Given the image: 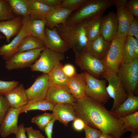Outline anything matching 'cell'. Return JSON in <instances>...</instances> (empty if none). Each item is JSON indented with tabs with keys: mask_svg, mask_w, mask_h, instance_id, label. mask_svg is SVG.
<instances>
[{
	"mask_svg": "<svg viewBox=\"0 0 138 138\" xmlns=\"http://www.w3.org/2000/svg\"><path fill=\"white\" fill-rule=\"evenodd\" d=\"M113 5L112 0H87L79 9L71 13L65 24H74L103 15L107 8Z\"/></svg>",
	"mask_w": 138,
	"mask_h": 138,
	"instance_id": "cell-3",
	"label": "cell"
},
{
	"mask_svg": "<svg viewBox=\"0 0 138 138\" xmlns=\"http://www.w3.org/2000/svg\"><path fill=\"white\" fill-rule=\"evenodd\" d=\"M88 19L74 24H60L55 27L69 49L74 52L75 57L84 52L89 42L85 28Z\"/></svg>",
	"mask_w": 138,
	"mask_h": 138,
	"instance_id": "cell-2",
	"label": "cell"
},
{
	"mask_svg": "<svg viewBox=\"0 0 138 138\" xmlns=\"http://www.w3.org/2000/svg\"><path fill=\"white\" fill-rule=\"evenodd\" d=\"M102 15L88 19L85 28L89 41L95 40L100 35V27Z\"/></svg>",
	"mask_w": 138,
	"mask_h": 138,
	"instance_id": "cell-28",
	"label": "cell"
},
{
	"mask_svg": "<svg viewBox=\"0 0 138 138\" xmlns=\"http://www.w3.org/2000/svg\"><path fill=\"white\" fill-rule=\"evenodd\" d=\"M134 49L136 56L138 58V40L133 37H130Z\"/></svg>",
	"mask_w": 138,
	"mask_h": 138,
	"instance_id": "cell-49",
	"label": "cell"
},
{
	"mask_svg": "<svg viewBox=\"0 0 138 138\" xmlns=\"http://www.w3.org/2000/svg\"><path fill=\"white\" fill-rule=\"evenodd\" d=\"M49 87L48 74L38 76L32 85L25 89L28 101L45 99Z\"/></svg>",
	"mask_w": 138,
	"mask_h": 138,
	"instance_id": "cell-11",
	"label": "cell"
},
{
	"mask_svg": "<svg viewBox=\"0 0 138 138\" xmlns=\"http://www.w3.org/2000/svg\"><path fill=\"white\" fill-rule=\"evenodd\" d=\"M10 107L4 96L0 94V125Z\"/></svg>",
	"mask_w": 138,
	"mask_h": 138,
	"instance_id": "cell-38",
	"label": "cell"
},
{
	"mask_svg": "<svg viewBox=\"0 0 138 138\" xmlns=\"http://www.w3.org/2000/svg\"><path fill=\"white\" fill-rule=\"evenodd\" d=\"M3 96L10 107L18 108L26 105L28 101L24 85L22 84L9 90Z\"/></svg>",
	"mask_w": 138,
	"mask_h": 138,
	"instance_id": "cell-19",
	"label": "cell"
},
{
	"mask_svg": "<svg viewBox=\"0 0 138 138\" xmlns=\"http://www.w3.org/2000/svg\"><path fill=\"white\" fill-rule=\"evenodd\" d=\"M23 17L17 16L12 19L0 21V32L4 35L7 43L10 38L17 35L22 26Z\"/></svg>",
	"mask_w": 138,
	"mask_h": 138,
	"instance_id": "cell-22",
	"label": "cell"
},
{
	"mask_svg": "<svg viewBox=\"0 0 138 138\" xmlns=\"http://www.w3.org/2000/svg\"><path fill=\"white\" fill-rule=\"evenodd\" d=\"M5 38L4 36H3L1 34H0V40L2 39H4Z\"/></svg>",
	"mask_w": 138,
	"mask_h": 138,
	"instance_id": "cell-52",
	"label": "cell"
},
{
	"mask_svg": "<svg viewBox=\"0 0 138 138\" xmlns=\"http://www.w3.org/2000/svg\"><path fill=\"white\" fill-rule=\"evenodd\" d=\"M47 23L45 19H35L28 15L23 17L21 28L28 36L37 37L43 42L45 39V29Z\"/></svg>",
	"mask_w": 138,
	"mask_h": 138,
	"instance_id": "cell-12",
	"label": "cell"
},
{
	"mask_svg": "<svg viewBox=\"0 0 138 138\" xmlns=\"http://www.w3.org/2000/svg\"><path fill=\"white\" fill-rule=\"evenodd\" d=\"M45 48L17 52L5 61V68L10 71L30 67L38 59Z\"/></svg>",
	"mask_w": 138,
	"mask_h": 138,
	"instance_id": "cell-7",
	"label": "cell"
},
{
	"mask_svg": "<svg viewBox=\"0 0 138 138\" xmlns=\"http://www.w3.org/2000/svg\"><path fill=\"white\" fill-rule=\"evenodd\" d=\"M87 0H62L60 6L73 12L79 9Z\"/></svg>",
	"mask_w": 138,
	"mask_h": 138,
	"instance_id": "cell-36",
	"label": "cell"
},
{
	"mask_svg": "<svg viewBox=\"0 0 138 138\" xmlns=\"http://www.w3.org/2000/svg\"><path fill=\"white\" fill-rule=\"evenodd\" d=\"M62 69L64 73L70 78L73 77L77 73L74 67L71 64H65L63 66Z\"/></svg>",
	"mask_w": 138,
	"mask_h": 138,
	"instance_id": "cell-43",
	"label": "cell"
},
{
	"mask_svg": "<svg viewBox=\"0 0 138 138\" xmlns=\"http://www.w3.org/2000/svg\"><path fill=\"white\" fill-rule=\"evenodd\" d=\"M55 104L46 99L29 101L21 107L20 113L34 110L52 111Z\"/></svg>",
	"mask_w": 138,
	"mask_h": 138,
	"instance_id": "cell-29",
	"label": "cell"
},
{
	"mask_svg": "<svg viewBox=\"0 0 138 138\" xmlns=\"http://www.w3.org/2000/svg\"><path fill=\"white\" fill-rule=\"evenodd\" d=\"M127 1V0H112L113 5H115L117 8L122 6L126 7Z\"/></svg>",
	"mask_w": 138,
	"mask_h": 138,
	"instance_id": "cell-48",
	"label": "cell"
},
{
	"mask_svg": "<svg viewBox=\"0 0 138 138\" xmlns=\"http://www.w3.org/2000/svg\"><path fill=\"white\" fill-rule=\"evenodd\" d=\"M108 82L106 90L109 97L113 100L110 111L112 112L127 98L128 95L121 84L117 74H105L103 76Z\"/></svg>",
	"mask_w": 138,
	"mask_h": 138,
	"instance_id": "cell-8",
	"label": "cell"
},
{
	"mask_svg": "<svg viewBox=\"0 0 138 138\" xmlns=\"http://www.w3.org/2000/svg\"><path fill=\"white\" fill-rule=\"evenodd\" d=\"M117 8L118 24L117 35L126 38L130 26L135 18L127 7L122 6Z\"/></svg>",
	"mask_w": 138,
	"mask_h": 138,
	"instance_id": "cell-23",
	"label": "cell"
},
{
	"mask_svg": "<svg viewBox=\"0 0 138 138\" xmlns=\"http://www.w3.org/2000/svg\"><path fill=\"white\" fill-rule=\"evenodd\" d=\"M21 107L15 108L10 107L0 125V135L3 138L11 134H15L18 131V118L20 114Z\"/></svg>",
	"mask_w": 138,
	"mask_h": 138,
	"instance_id": "cell-14",
	"label": "cell"
},
{
	"mask_svg": "<svg viewBox=\"0 0 138 138\" xmlns=\"http://www.w3.org/2000/svg\"><path fill=\"white\" fill-rule=\"evenodd\" d=\"M110 43L100 35L95 40L89 41L84 52L102 61L108 52Z\"/></svg>",
	"mask_w": 138,
	"mask_h": 138,
	"instance_id": "cell-21",
	"label": "cell"
},
{
	"mask_svg": "<svg viewBox=\"0 0 138 138\" xmlns=\"http://www.w3.org/2000/svg\"><path fill=\"white\" fill-rule=\"evenodd\" d=\"M133 37L138 40V20L135 18L129 27L127 36Z\"/></svg>",
	"mask_w": 138,
	"mask_h": 138,
	"instance_id": "cell-40",
	"label": "cell"
},
{
	"mask_svg": "<svg viewBox=\"0 0 138 138\" xmlns=\"http://www.w3.org/2000/svg\"><path fill=\"white\" fill-rule=\"evenodd\" d=\"M40 2L52 7L60 6L62 0H38Z\"/></svg>",
	"mask_w": 138,
	"mask_h": 138,
	"instance_id": "cell-46",
	"label": "cell"
},
{
	"mask_svg": "<svg viewBox=\"0 0 138 138\" xmlns=\"http://www.w3.org/2000/svg\"><path fill=\"white\" fill-rule=\"evenodd\" d=\"M53 118L52 113H45L33 117L31 121L37 125L40 130L44 131L46 126Z\"/></svg>",
	"mask_w": 138,
	"mask_h": 138,
	"instance_id": "cell-34",
	"label": "cell"
},
{
	"mask_svg": "<svg viewBox=\"0 0 138 138\" xmlns=\"http://www.w3.org/2000/svg\"><path fill=\"white\" fill-rule=\"evenodd\" d=\"M16 16L7 0H0V21L10 19Z\"/></svg>",
	"mask_w": 138,
	"mask_h": 138,
	"instance_id": "cell-35",
	"label": "cell"
},
{
	"mask_svg": "<svg viewBox=\"0 0 138 138\" xmlns=\"http://www.w3.org/2000/svg\"><path fill=\"white\" fill-rule=\"evenodd\" d=\"M126 38L117 35L110 42L109 49L102 61L106 71L105 74L117 73L123 62V49Z\"/></svg>",
	"mask_w": 138,
	"mask_h": 138,
	"instance_id": "cell-4",
	"label": "cell"
},
{
	"mask_svg": "<svg viewBox=\"0 0 138 138\" xmlns=\"http://www.w3.org/2000/svg\"><path fill=\"white\" fill-rule=\"evenodd\" d=\"M29 15L36 19H45L46 16L53 7H50L38 0H26Z\"/></svg>",
	"mask_w": 138,
	"mask_h": 138,
	"instance_id": "cell-27",
	"label": "cell"
},
{
	"mask_svg": "<svg viewBox=\"0 0 138 138\" xmlns=\"http://www.w3.org/2000/svg\"><path fill=\"white\" fill-rule=\"evenodd\" d=\"M127 131L131 133L138 132V111L121 117Z\"/></svg>",
	"mask_w": 138,
	"mask_h": 138,
	"instance_id": "cell-32",
	"label": "cell"
},
{
	"mask_svg": "<svg viewBox=\"0 0 138 138\" xmlns=\"http://www.w3.org/2000/svg\"><path fill=\"white\" fill-rule=\"evenodd\" d=\"M126 7L135 18L138 19V0H128Z\"/></svg>",
	"mask_w": 138,
	"mask_h": 138,
	"instance_id": "cell-41",
	"label": "cell"
},
{
	"mask_svg": "<svg viewBox=\"0 0 138 138\" xmlns=\"http://www.w3.org/2000/svg\"><path fill=\"white\" fill-rule=\"evenodd\" d=\"M64 54L53 51L45 47L38 59L30 67L32 71H39L48 74L58 62L65 58Z\"/></svg>",
	"mask_w": 138,
	"mask_h": 138,
	"instance_id": "cell-6",
	"label": "cell"
},
{
	"mask_svg": "<svg viewBox=\"0 0 138 138\" xmlns=\"http://www.w3.org/2000/svg\"><path fill=\"white\" fill-rule=\"evenodd\" d=\"M75 58L77 66L94 77L98 79L105 74L106 71L102 60L85 52Z\"/></svg>",
	"mask_w": 138,
	"mask_h": 138,
	"instance_id": "cell-9",
	"label": "cell"
},
{
	"mask_svg": "<svg viewBox=\"0 0 138 138\" xmlns=\"http://www.w3.org/2000/svg\"><path fill=\"white\" fill-rule=\"evenodd\" d=\"M117 74L128 95L137 96L138 86V58L130 62L123 63Z\"/></svg>",
	"mask_w": 138,
	"mask_h": 138,
	"instance_id": "cell-5",
	"label": "cell"
},
{
	"mask_svg": "<svg viewBox=\"0 0 138 138\" xmlns=\"http://www.w3.org/2000/svg\"><path fill=\"white\" fill-rule=\"evenodd\" d=\"M86 125L82 119L77 117L73 121L72 126L75 131L80 132L84 130Z\"/></svg>",
	"mask_w": 138,
	"mask_h": 138,
	"instance_id": "cell-44",
	"label": "cell"
},
{
	"mask_svg": "<svg viewBox=\"0 0 138 138\" xmlns=\"http://www.w3.org/2000/svg\"><path fill=\"white\" fill-rule=\"evenodd\" d=\"M72 12L71 10L60 6L53 7L46 17L47 22L46 27L52 29L58 25L65 24Z\"/></svg>",
	"mask_w": 138,
	"mask_h": 138,
	"instance_id": "cell-17",
	"label": "cell"
},
{
	"mask_svg": "<svg viewBox=\"0 0 138 138\" xmlns=\"http://www.w3.org/2000/svg\"><path fill=\"white\" fill-rule=\"evenodd\" d=\"M67 87L71 95L76 99L85 96L87 83L84 72L77 73L70 78Z\"/></svg>",
	"mask_w": 138,
	"mask_h": 138,
	"instance_id": "cell-20",
	"label": "cell"
},
{
	"mask_svg": "<svg viewBox=\"0 0 138 138\" xmlns=\"http://www.w3.org/2000/svg\"><path fill=\"white\" fill-rule=\"evenodd\" d=\"M10 8L16 16L24 17L29 15L26 0H7Z\"/></svg>",
	"mask_w": 138,
	"mask_h": 138,
	"instance_id": "cell-31",
	"label": "cell"
},
{
	"mask_svg": "<svg viewBox=\"0 0 138 138\" xmlns=\"http://www.w3.org/2000/svg\"><path fill=\"white\" fill-rule=\"evenodd\" d=\"M45 46L43 41L36 37L28 35L22 40L17 52L43 48Z\"/></svg>",
	"mask_w": 138,
	"mask_h": 138,
	"instance_id": "cell-30",
	"label": "cell"
},
{
	"mask_svg": "<svg viewBox=\"0 0 138 138\" xmlns=\"http://www.w3.org/2000/svg\"><path fill=\"white\" fill-rule=\"evenodd\" d=\"M84 130L85 133V138H98L102 132L86 125Z\"/></svg>",
	"mask_w": 138,
	"mask_h": 138,
	"instance_id": "cell-39",
	"label": "cell"
},
{
	"mask_svg": "<svg viewBox=\"0 0 138 138\" xmlns=\"http://www.w3.org/2000/svg\"><path fill=\"white\" fill-rule=\"evenodd\" d=\"M19 84V82L17 81H5L0 80V94L3 95L7 92Z\"/></svg>",
	"mask_w": 138,
	"mask_h": 138,
	"instance_id": "cell-37",
	"label": "cell"
},
{
	"mask_svg": "<svg viewBox=\"0 0 138 138\" xmlns=\"http://www.w3.org/2000/svg\"><path fill=\"white\" fill-rule=\"evenodd\" d=\"M130 138H138V132L131 133Z\"/></svg>",
	"mask_w": 138,
	"mask_h": 138,
	"instance_id": "cell-51",
	"label": "cell"
},
{
	"mask_svg": "<svg viewBox=\"0 0 138 138\" xmlns=\"http://www.w3.org/2000/svg\"><path fill=\"white\" fill-rule=\"evenodd\" d=\"M138 97L128 95L126 100L116 109L112 112L120 117L132 114L138 111Z\"/></svg>",
	"mask_w": 138,
	"mask_h": 138,
	"instance_id": "cell-26",
	"label": "cell"
},
{
	"mask_svg": "<svg viewBox=\"0 0 138 138\" xmlns=\"http://www.w3.org/2000/svg\"><path fill=\"white\" fill-rule=\"evenodd\" d=\"M25 130L27 134V138H44L39 131L34 129L32 126L25 127Z\"/></svg>",
	"mask_w": 138,
	"mask_h": 138,
	"instance_id": "cell-42",
	"label": "cell"
},
{
	"mask_svg": "<svg viewBox=\"0 0 138 138\" xmlns=\"http://www.w3.org/2000/svg\"><path fill=\"white\" fill-rule=\"evenodd\" d=\"M54 118L65 126L73 121L77 117L73 105L66 103L55 104L52 110Z\"/></svg>",
	"mask_w": 138,
	"mask_h": 138,
	"instance_id": "cell-18",
	"label": "cell"
},
{
	"mask_svg": "<svg viewBox=\"0 0 138 138\" xmlns=\"http://www.w3.org/2000/svg\"><path fill=\"white\" fill-rule=\"evenodd\" d=\"M25 133L24 124H20L18 126L17 131L15 134L16 138H27Z\"/></svg>",
	"mask_w": 138,
	"mask_h": 138,
	"instance_id": "cell-47",
	"label": "cell"
},
{
	"mask_svg": "<svg viewBox=\"0 0 138 138\" xmlns=\"http://www.w3.org/2000/svg\"><path fill=\"white\" fill-rule=\"evenodd\" d=\"M55 121V119L53 118L45 128L44 131L47 138H52L53 126Z\"/></svg>",
	"mask_w": 138,
	"mask_h": 138,
	"instance_id": "cell-45",
	"label": "cell"
},
{
	"mask_svg": "<svg viewBox=\"0 0 138 138\" xmlns=\"http://www.w3.org/2000/svg\"><path fill=\"white\" fill-rule=\"evenodd\" d=\"M84 73L87 83L85 95L103 104L106 103L110 98L106 90V80L99 79Z\"/></svg>",
	"mask_w": 138,
	"mask_h": 138,
	"instance_id": "cell-10",
	"label": "cell"
},
{
	"mask_svg": "<svg viewBox=\"0 0 138 138\" xmlns=\"http://www.w3.org/2000/svg\"><path fill=\"white\" fill-rule=\"evenodd\" d=\"M63 65L58 62L51 72L48 74L50 86L63 87L67 86L70 78L64 73Z\"/></svg>",
	"mask_w": 138,
	"mask_h": 138,
	"instance_id": "cell-25",
	"label": "cell"
},
{
	"mask_svg": "<svg viewBox=\"0 0 138 138\" xmlns=\"http://www.w3.org/2000/svg\"><path fill=\"white\" fill-rule=\"evenodd\" d=\"M45 39L43 42L46 47L56 52L64 54L69 49L56 27L51 29L45 27Z\"/></svg>",
	"mask_w": 138,
	"mask_h": 138,
	"instance_id": "cell-15",
	"label": "cell"
},
{
	"mask_svg": "<svg viewBox=\"0 0 138 138\" xmlns=\"http://www.w3.org/2000/svg\"><path fill=\"white\" fill-rule=\"evenodd\" d=\"M98 138H113L112 137L102 132Z\"/></svg>",
	"mask_w": 138,
	"mask_h": 138,
	"instance_id": "cell-50",
	"label": "cell"
},
{
	"mask_svg": "<svg viewBox=\"0 0 138 138\" xmlns=\"http://www.w3.org/2000/svg\"><path fill=\"white\" fill-rule=\"evenodd\" d=\"M77 117L86 124L113 138H121L128 132L121 118L106 109L103 104L85 96L73 105Z\"/></svg>",
	"mask_w": 138,
	"mask_h": 138,
	"instance_id": "cell-1",
	"label": "cell"
},
{
	"mask_svg": "<svg viewBox=\"0 0 138 138\" xmlns=\"http://www.w3.org/2000/svg\"><path fill=\"white\" fill-rule=\"evenodd\" d=\"M45 99L55 104L66 103L72 105L76 100L71 94L67 86H50Z\"/></svg>",
	"mask_w": 138,
	"mask_h": 138,
	"instance_id": "cell-16",
	"label": "cell"
},
{
	"mask_svg": "<svg viewBox=\"0 0 138 138\" xmlns=\"http://www.w3.org/2000/svg\"><path fill=\"white\" fill-rule=\"evenodd\" d=\"M118 24L116 13L109 12L102 17L101 23L100 34L106 41L110 42L117 36Z\"/></svg>",
	"mask_w": 138,
	"mask_h": 138,
	"instance_id": "cell-13",
	"label": "cell"
},
{
	"mask_svg": "<svg viewBox=\"0 0 138 138\" xmlns=\"http://www.w3.org/2000/svg\"><path fill=\"white\" fill-rule=\"evenodd\" d=\"M28 36L21 28L14 38L8 44L0 46V56L5 61L8 60L17 52L18 48L22 39Z\"/></svg>",
	"mask_w": 138,
	"mask_h": 138,
	"instance_id": "cell-24",
	"label": "cell"
},
{
	"mask_svg": "<svg viewBox=\"0 0 138 138\" xmlns=\"http://www.w3.org/2000/svg\"><path fill=\"white\" fill-rule=\"evenodd\" d=\"M122 53L123 62H130L137 58L133 44L129 36H127L126 37L123 47Z\"/></svg>",
	"mask_w": 138,
	"mask_h": 138,
	"instance_id": "cell-33",
	"label": "cell"
}]
</instances>
